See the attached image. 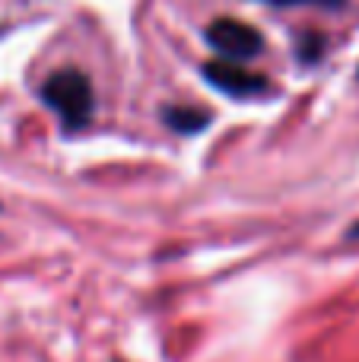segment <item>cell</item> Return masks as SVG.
<instances>
[{"mask_svg": "<svg viewBox=\"0 0 359 362\" xmlns=\"http://www.w3.org/2000/svg\"><path fill=\"white\" fill-rule=\"evenodd\" d=\"M42 99L54 108L57 118L67 127H83L93 115V86L80 70H57L48 76L42 89Z\"/></svg>", "mask_w": 359, "mask_h": 362, "instance_id": "cell-1", "label": "cell"}, {"mask_svg": "<svg viewBox=\"0 0 359 362\" xmlns=\"http://www.w3.org/2000/svg\"><path fill=\"white\" fill-rule=\"evenodd\" d=\"M207 42L226 61H248L264 48L261 32L252 29L248 23H239V19H213L207 29Z\"/></svg>", "mask_w": 359, "mask_h": 362, "instance_id": "cell-2", "label": "cell"}, {"mask_svg": "<svg viewBox=\"0 0 359 362\" xmlns=\"http://www.w3.org/2000/svg\"><path fill=\"white\" fill-rule=\"evenodd\" d=\"M204 76H207L210 86H216L226 95H235V99L261 95L267 89V80L261 74H252L239 61H226V57H216V61L204 64Z\"/></svg>", "mask_w": 359, "mask_h": 362, "instance_id": "cell-3", "label": "cell"}, {"mask_svg": "<svg viewBox=\"0 0 359 362\" xmlns=\"http://www.w3.org/2000/svg\"><path fill=\"white\" fill-rule=\"evenodd\" d=\"M163 121L178 134H197L210 124V115L201 112V108H178L175 105V108H165Z\"/></svg>", "mask_w": 359, "mask_h": 362, "instance_id": "cell-4", "label": "cell"}, {"mask_svg": "<svg viewBox=\"0 0 359 362\" xmlns=\"http://www.w3.org/2000/svg\"><path fill=\"white\" fill-rule=\"evenodd\" d=\"M267 4H277V6H290V4H322V6H341L343 0H267Z\"/></svg>", "mask_w": 359, "mask_h": 362, "instance_id": "cell-5", "label": "cell"}, {"mask_svg": "<svg viewBox=\"0 0 359 362\" xmlns=\"http://www.w3.org/2000/svg\"><path fill=\"white\" fill-rule=\"evenodd\" d=\"M350 235H353V238H359V223L353 226V229H350Z\"/></svg>", "mask_w": 359, "mask_h": 362, "instance_id": "cell-6", "label": "cell"}]
</instances>
